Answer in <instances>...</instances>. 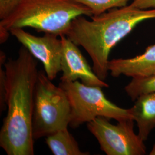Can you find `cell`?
Wrapping results in <instances>:
<instances>
[{
    "label": "cell",
    "instance_id": "4fadbf2b",
    "mask_svg": "<svg viewBox=\"0 0 155 155\" xmlns=\"http://www.w3.org/2000/svg\"><path fill=\"white\" fill-rule=\"evenodd\" d=\"M87 7L93 16L99 15L110 9L127 5L130 0H72Z\"/></svg>",
    "mask_w": 155,
    "mask_h": 155
},
{
    "label": "cell",
    "instance_id": "277c9868",
    "mask_svg": "<svg viewBox=\"0 0 155 155\" xmlns=\"http://www.w3.org/2000/svg\"><path fill=\"white\" fill-rule=\"evenodd\" d=\"M51 81L43 71L38 72L32 120L34 140L66 129L70 124L71 108L66 94Z\"/></svg>",
    "mask_w": 155,
    "mask_h": 155
},
{
    "label": "cell",
    "instance_id": "ba28073f",
    "mask_svg": "<svg viewBox=\"0 0 155 155\" xmlns=\"http://www.w3.org/2000/svg\"><path fill=\"white\" fill-rule=\"evenodd\" d=\"M63 45L61 58V82H74L80 79L85 85L109 87V84L100 79L89 66L78 46L67 38L66 35L59 36Z\"/></svg>",
    "mask_w": 155,
    "mask_h": 155
},
{
    "label": "cell",
    "instance_id": "7a4b0ae2",
    "mask_svg": "<svg viewBox=\"0 0 155 155\" xmlns=\"http://www.w3.org/2000/svg\"><path fill=\"white\" fill-rule=\"evenodd\" d=\"M89 20L80 16L72 20L64 35L82 47L93 61V70L100 79L108 75L112 48L145 20L155 18V9H141L131 5L110 9Z\"/></svg>",
    "mask_w": 155,
    "mask_h": 155
},
{
    "label": "cell",
    "instance_id": "30bf717a",
    "mask_svg": "<svg viewBox=\"0 0 155 155\" xmlns=\"http://www.w3.org/2000/svg\"><path fill=\"white\" fill-rule=\"evenodd\" d=\"M130 109L137 123L138 134L145 141L155 128V93L140 95Z\"/></svg>",
    "mask_w": 155,
    "mask_h": 155
},
{
    "label": "cell",
    "instance_id": "9a60e30c",
    "mask_svg": "<svg viewBox=\"0 0 155 155\" xmlns=\"http://www.w3.org/2000/svg\"><path fill=\"white\" fill-rule=\"evenodd\" d=\"M5 71L2 70L1 66L0 70V108L1 112L5 109Z\"/></svg>",
    "mask_w": 155,
    "mask_h": 155
},
{
    "label": "cell",
    "instance_id": "8fae6325",
    "mask_svg": "<svg viewBox=\"0 0 155 155\" xmlns=\"http://www.w3.org/2000/svg\"><path fill=\"white\" fill-rule=\"evenodd\" d=\"M45 142L55 155H89V152L81 151L77 141L68 131L61 129L46 137Z\"/></svg>",
    "mask_w": 155,
    "mask_h": 155
},
{
    "label": "cell",
    "instance_id": "7c38bea8",
    "mask_svg": "<svg viewBox=\"0 0 155 155\" xmlns=\"http://www.w3.org/2000/svg\"><path fill=\"white\" fill-rule=\"evenodd\" d=\"M125 90L132 101L143 94L155 93V74L145 77L133 78L125 87Z\"/></svg>",
    "mask_w": 155,
    "mask_h": 155
},
{
    "label": "cell",
    "instance_id": "3957f363",
    "mask_svg": "<svg viewBox=\"0 0 155 155\" xmlns=\"http://www.w3.org/2000/svg\"><path fill=\"white\" fill-rule=\"evenodd\" d=\"M80 16H93L87 7L72 0H21L0 26L12 28L30 27L38 32L64 35L71 22Z\"/></svg>",
    "mask_w": 155,
    "mask_h": 155
},
{
    "label": "cell",
    "instance_id": "ac0fdd59",
    "mask_svg": "<svg viewBox=\"0 0 155 155\" xmlns=\"http://www.w3.org/2000/svg\"><path fill=\"white\" fill-rule=\"evenodd\" d=\"M150 155H155V144L153 145L152 150L150 153Z\"/></svg>",
    "mask_w": 155,
    "mask_h": 155
},
{
    "label": "cell",
    "instance_id": "9c48e42d",
    "mask_svg": "<svg viewBox=\"0 0 155 155\" xmlns=\"http://www.w3.org/2000/svg\"><path fill=\"white\" fill-rule=\"evenodd\" d=\"M108 70L113 77L125 75L129 77H149L155 74V45L147 47L141 55L128 59L109 61Z\"/></svg>",
    "mask_w": 155,
    "mask_h": 155
},
{
    "label": "cell",
    "instance_id": "e0dca14e",
    "mask_svg": "<svg viewBox=\"0 0 155 155\" xmlns=\"http://www.w3.org/2000/svg\"><path fill=\"white\" fill-rule=\"evenodd\" d=\"M10 31L5 28L0 26V43H4L8 39Z\"/></svg>",
    "mask_w": 155,
    "mask_h": 155
},
{
    "label": "cell",
    "instance_id": "8992f818",
    "mask_svg": "<svg viewBox=\"0 0 155 155\" xmlns=\"http://www.w3.org/2000/svg\"><path fill=\"white\" fill-rule=\"evenodd\" d=\"M110 120L98 117L88 122L87 127L107 155H144V141L134 131V120L111 124Z\"/></svg>",
    "mask_w": 155,
    "mask_h": 155
},
{
    "label": "cell",
    "instance_id": "5bb4252c",
    "mask_svg": "<svg viewBox=\"0 0 155 155\" xmlns=\"http://www.w3.org/2000/svg\"><path fill=\"white\" fill-rule=\"evenodd\" d=\"M21 0H0V20L9 16L17 9Z\"/></svg>",
    "mask_w": 155,
    "mask_h": 155
},
{
    "label": "cell",
    "instance_id": "2e32d148",
    "mask_svg": "<svg viewBox=\"0 0 155 155\" xmlns=\"http://www.w3.org/2000/svg\"><path fill=\"white\" fill-rule=\"evenodd\" d=\"M130 5L141 9H155V0H133Z\"/></svg>",
    "mask_w": 155,
    "mask_h": 155
},
{
    "label": "cell",
    "instance_id": "5b68a950",
    "mask_svg": "<svg viewBox=\"0 0 155 155\" xmlns=\"http://www.w3.org/2000/svg\"><path fill=\"white\" fill-rule=\"evenodd\" d=\"M59 86L64 90L70 102L69 126L72 128L91 122L98 117L114 119L117 122L133 120L130 109L121 108L107 100L102 87L87 86L78 81L61 82Z\"/></svg>",
    "mask_w": 155,
    "mask_h": 155
},
{
    "label": "cell",
    "instance_id": "52a82bcc",
    "mask_svg": "<svg viewBox=\"0 0 155 155\" xmlns=\"http://www.w3.org/2000/svg\"><path fill=\"white\" fill-rule=\"evenodd\" d=\"M9 31L33 57L41 61L47 77L54 80L61 71L63 45L61 38H58L59 36L45 33L43 36H36L23 28H12Z\"/></svg>",
    "mask_w": 155,
    "mask_h": 155
},
{
    "label": "cell",
    "instance_id": "6da1fadb",
    "mask_svg": "<svg viewBox=\"0 0 155 155\" xmlns=\"http://www.w3.org/2000/svg\"><path fill=\"white\" fill-rule=\"evenodd\" d=\"M22 45L16 59L4 63L8 113L0 131V146L8 155H34L32 120L38 62Z\"/></svg>",
    "mask_w": 155,
    "mask_h": 155
}]
</instances>
